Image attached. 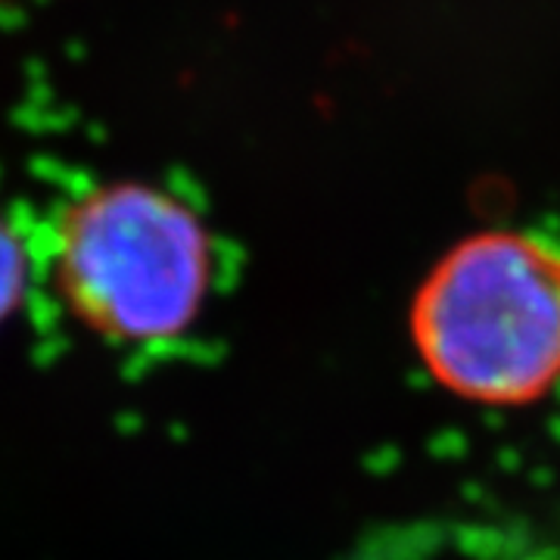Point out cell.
<instances>
[{
    "mask_svg": "<svg viewBox=\"0 0 560 560\" xmlns=\"http://www.w3.org/2000/svg\"><path fill=\"white\" fill-rule=\"evenodd\" d=\"M415 342L464 399H539L560 377V253L526 234L458 243L420 287Z\"/></svg>",
    "mask_w": 560,
    "mask_h": 560,
    "instance_id": "6da1fadb",
    "label": "cell"
},
{
    "mask_svg": "<svg viewBox=\"0 0 560 560\" xmlns=\"http://www.w3.org/2000/svg\"><path fill=\"white\" fill-rule=\"evenodd\" d=\"M212 278L209 234L194 209L150 184H103L62 209L54 287L75 318L109 340L178 337Z\"/></svg>",
    "mask_w": 560,
    "mask_h": 560,
    "instance_id": "7a4b0ae2",
    "label": "cell"
},
{
    "mask_svg": "<svg viewBox=\"0 0 560 560\" xmlns=\"http://www.w3.org/2000/svg\"><path fill=\"white\" fill-rule=\"evenodd\" d=\"M25 275H28V259H25L22 241L0 215V324L10 318L13 308L22 302Z\"/></svg>",
    "mask_w": 560,
    "mask_h": 560,
    "instance_id": "3957f363",
    "label": "cell"
}]
</instances>
